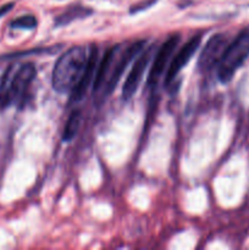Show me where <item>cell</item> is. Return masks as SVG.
<instances>
[{"label":"cell","instance_id":"8fae6325","mask_svg":"<svg viewBox=\"0 0 249 250\" xmlns=\"http://www.w3.org/2000/svg\"><path fill=\"white\" fill-rule=\"evenodd\" d=\"M81 125V111L80 110H75L72 114L68 117L67 122L65 125V128H63L62 132V141L70 142L72 141L73 138L77 134L78 128H80Z\"/></svg>","mask_w":249,"mask_h":250},{"label":"cell","instance_id":"9c48e42d","mask_svg":"<svg viewBox=\"0 0 249 250\" xmlns=\"http://www.w3.org/2000/svg\"><path fill=\"white\" fill-rule=\"evenodd\" d=\"M98 59H99V55H98V48L95 45H92L89 54H88V60L84 71H83L82 76H81L80 81H78V83L76 84V87L73 88L72 92H71V103H78L85 97V93H87L88 88H89L90 84L94 82L98 63H99Z\"/></svg>","mask_w":249,"mask_h":250},{"label":"cell","instance_id":"277c9868","mask_svg":"<svg viewBox=\"0 0 249 250\" xmlns=\"http://www.w3.org/2000/svg\"><path fill=\"white\" fill-rule=\"evenodd\" d=\"M145 42L144 41H138L134 42V43L129 44L128 46L124 48V50L120 54V50H121V46L119 45L117 48L116 54L114 56V60H112L111 66H110L109 73H107L106 82H105L104 88H103V94L102 99H105V98L109 97L114 89L116 88L117 83L121 80L122 75H124V70L127 68V66L129 65L132 60L134 59V56L138 53H141L142 49H143Z\"/></svg>","mask_w":249,"mask_h":250},{"label":"cell","instance_id":"7a4b0ae2","mask_svg":"<svg viewBox=\"0 0 249 250\" xmlns=\"http://www.w3.org/2000/svg\"><path fill=\"white\" fill-rule=\"evenodd\" d=\"M36 73L33 63L21 65L11 78L9 77V73H5L0 85V109L21 103L26 98L27 90L36 78Z\"/></svg>","mask_w":249,"mask_h":250},{"label":"cell","instance_id":"52a82bcc","mask_svg":"<svg viewBox=\"0 0 249 250\" xmlns=\"http://www.w3.org/2000/svg\"><path fill=\"white\" fill-rule=\"evenodd\" d=\"M200 43H202V36L198 34V36L192 37L180 50L177 51L175 58L171 61L170 66L167 68V72L165 76V85L166 87H170L173 82H175L176 77L180 73V71L189 62L190 59L193 58L195 53H197L198 48H199Z\"/></svg>","mask_w":249,"mask_h":250},{"label":"cell","instance_id":"6da1fadb","mask_svg":"<svg viewBox=\"0 0 249 250\" xmlns=\"http://www.w3.org/2000/svg\"><path fill=\"white\" fill-rule=\"evenodd\" d=\"M88 54L85 46L75 45L58 59L51 77L53 88L56 92L61 94L72 92L87 65Z\"/></svg>","mask_w":249,"mask_h":250},{"label":"cell","instance_id":"8992f818","mask_svg":"<svg viewBox=\"0 0 249 250\" xmlns=\"http://www.w3.org/2000/svg\"><path fill=\"white\" fill-rule=\"evenodd\" d=\"M180 41L181 38L180 36H177V34L171 36L170 38L166 39V41L164 42L161 48L159 49V51L155 55V59H154L153 61V65H151L150 71H149L148 80H146V85H148L149 88L155 87L158 81L160 80L164 71H165L166 66H167L168 61H170L171 55H172L173 51L176 50Z\"/></svg>","mask_w":249,"mask_h":250},{"label":"cell","instance_id":"5b68a950","mask_svg":"<svg viewBox=\"0 0 249 250\" xmlns=\"http://www.w3.org/2000/svg\"><path fill=\"white\" fill-rule=\"evenodd\" d=\"M227 45H228V39L225 34L212 36L200 53L199 59H198V68L202 72L211 71L215 66L219 65Z\"/></svg>","mask_w":249,"mask_h":250},{"label":"cell","instance_id":"4fadbf2b","mask_svg":"<svg viewBox=\"0 0 249 250\" xmlns=\"http://www.w3.org/2000/svg\"><path fill=\"white\" fill-rule=\"evenodd\" d=\"M153 2H155V0H146V1L141 2V4H138V5H134V6L131 9V12L133 14V12L142 11V10H144V9H146V7L151 6V5H153Z\"/></svg>","mask_w":249,"mask_h":250},{"label":"cell","instance_id":"5bb4252c","mask_svg":"<svg viewBox=\"0 0 249 250\" xmlns=\"http://www.w3.org/2000/svg\"><path fill=\"white\" fill-rule=\"evenodd\" d=\"M12 7H14V4H12V2L11 4H6V5H4V6L0 7V19H1L5 14H7V12H9Z\"/></svg>","mask_w":249,"mask_h":250},{"label":"cell","instance_id":"3957f363","mask_svg":"<svg viewBox=\"0 0 249 250\" xmlns=\"http://www.w3.org/2000/svg\"><path fill=\"white\" fill-rule=\"evenodd\" d=\"M249 56V27H246L227 45L219 65L217 77L220 82L227 83L232 80L236 71L243 65Z\"/></svg>","mask_w":249,"mask_h":250},{"label":"cell","instance_id":"7c38bea8","mask_svg":"<svg viewBox=\"0 0 249 250\" xmlns=\"http://www.w3.org/2000/svg\"><path fill=\"white\" fill-rule=\"evenodd\" d=\"M11 28L17 29H33L37 27V19L33 15H24L11 22Z\"/></svg>","mask_w":249,"mask_h":250},{"label":"cell","instance_id":"ba28073f","mask_svg":"<svg viewBox=\"0 0 249 250\" xmlns=\"http://www.w3.org/2000/svg\"><path fill=\"white\" fill-rule=\"evenodd\" d=\"M153 50L154 46L146 48L145 50L139 55V58L137 59L136 62H134L133 67L129 71L126 81H124V88H122V97H124V100L131 99L134 95V93L137 92V89H138L139 84H141L142 82V78H143L144 71L146 70L149 62H150L151 56H153Z\"/></svg>","mask_w":249,"mask_h":250},{"label":"cell","instance_id":"30bf717a","mask_svg":"<svg viewBox=\"0 0 249 250\" xmlns=\"http://www.w3.org/2000/svg\"><path fill=\"white\" fill-rule=\"evenodd\" d=\"M92 9H88L85 6H81V5H72L71 7H68L66 11H63L62 14L59 15L55 19V26L61 27L66 26V24L71 23L75 20L84 19L88 17L92 14Z\"/></svg>","mask_w":249,"mask_h":250}]
</instances>
